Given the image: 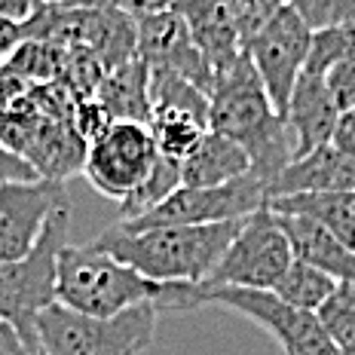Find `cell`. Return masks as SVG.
Wrapping results in <instances>:
<instances>
[{
    "label": "cell",
    "mask_w": 355,
    "mask_h": 355,
    "mask_svg": "<svg viewBox=\"0 0 355 355\" xmlns=\"http://www.w3.org/2000/svg\"><path fill=\"white\" fill-rule=\"evenodd\" d=\"M239 227L242 220L147 230H125L114 224L95 239V245L157 285H205L233 245Z\"/></svg>",
    "instance_id": "obj_3"
},
{
    "label": "cell",
    "mask_w": 355,
    "mask_h": 355,
    "mask_svg": "<svg viewBox=\"0 0 355 355\" xmlns=\"http://www.w3.org/2000/svg\"><path fill=\"white\" fill-rule=\"evenodd\" d=\"M337 116L340 114H337L334 101H331L328 89H324V80L303 71L297 86H294V92H291V98H288V107H285V123L294 135L297 157L315 150V147L331 144Z\"/></svg>",
    "instance_id": "obj_13"
},
{
    "label": "cell",
    "mask_w": 355,
    "mask_h": 355,
    "mask_svg": "<svg viewBox=\"0 0 355 355\" xmlns=\"http://www.w3.org/2000/svg\"><path fill=\"white\" fill-rule=\"evenodd\" d=\"M95 101L110 120L147 125L150 123V71L138 58L120 64V68H110L95 89Z\"/></svg>",
    "instance_id": "obj_18"
},
{
    "label": "cell",
    "mask_w": 355,
    "mask_h": 355,
    "mask_svg": "<svg viewBox=\"0 0 355 355\" xmlns=\"http://www.w3.org/2000/svg\"><path fill=\"white\" fill-rule=\"evenodd\" d=\"M309 43H313V31L303 25V19L297 16V10L291 3H282L276 10V16L270 19V25L245 49L251 68L257 71L272 107H276V114L282 120L288 98H291L294 86H297L300 73L306 68Z\"/></svg>",
    "instance_id": "obj_10"
},
{
    "label": "cell",
    "mask_w": 355,
    "mask_h": 355,
    "mask_svg": "<svg viewBox=\"0 0 355 355\" xmlns=\"http://www.w3.org/2000/svg\"><path fill=\"white\" fill-rule=\"evenodd\" d=\"M147 129H150L159 157H166V159H172L181 166V162L196 150V144L205 138L209 120H202V116H196V114H187V110L153 107Z\"/></svg>",
    "instance_id": "obj_19"
},
{
    "label": "cell",
    "mask_w": 355,
    "mask_h": 355,
    "mask_svg": "<svg viewBox=\"0 0 355 355\" xmlns=\"http://www.w3.org/2000/svg\"><path fill=\"white\" fill-rule=\"evenodd\" d=\"M322 80H324V89H328L331 101H334L337 114L355 110V58L334 64Z\"/></svg>",
    "instance_id": "obj_26"
},
{
    "label": "cell",
    "mask_w": 355,
    "mask_h": 355,
    "mask_svg": "<svg viewBox=\"0 0 355 355\" xmlns=\"http://www.w3.org/2000/svg\"><path fill=\"white\" fill-rule=\"evenodd\" d=\"M337 355H355V346H346V349H337Z\"/></svg>",
    "instance_id": "obj_30"
},
{
    "label": "cell",
    "mask_w": 355,
    "mask_h": 355,
    "mask_svg": "<svg viewBox=\"0 0 355 355\" xmlns=\"http://www.w3.org/2000/svg\"><path fill=\"white\" fill-rule=\"evenodd\" d=\"M37 168L28 162L21 153H16L10 144L0 138V187L3 184H21V181H37Z\"/></svg>",
    "instance_id": "obj_27"
},
{
    "label": "cell",
    "mask_w": 355,
    "mask_h": 355,
    "mask_svg": "<svg viewBox=\"0 0 355 355\" xmlns=\"http://www.w3.org/2000/svg\"><path fill=\"white\" fill-rule=\"evenodd\" d=\"M291 6L309 31L355 28V0H294Z\"/></svg>",
    "instance_id": "obj_24"
},
{
    "label": "cell",
    "mask_w": 355,
    "mask_h": 355,
    "mask_svg": "<svg viewBox=\"0 0 355 355\" xmlns=\"http://www.w3.org/2000/svg\"><path fill=\"white\" fill-rule=\"evenodd\" d=\"M355 58V28H324V31H313V43H309V58H306V73L324 77L334 64Z\"/></svg>",
    "instance_id": "obj_23"
},
{
    "label": "cell",
    "mask_w": 355,
    "mask_h": 355,
    "mask_svg": "<svg viewBox=\"0 0 355 355\" xmlns=\"http://www.w3.org/2000/svg\"><path fill=\"white\" fill-rule=\"evenodd\" d=\"M279 6L282 3H266V0H236V3H227V12H230L233 31L239 37L242 53H245L248 43L270 25V19L276 16Z\"/></svg>",
    "instance_id": "obj_25"
},
{
    "label": "cell",
    "mask_w": 355,
    "mask_h": 355,
    "mask_svg": "<svg viewBox=\"0 0 355 355\" xmlns=\"http://www.w3.org/2000/svg\"><path fill=\"white\" fill-rule=\"evenodd\" d=\"M209 132L239 144L251 159V172L266 181V187L297 157L291 129L276 114L248 55L214 80L209 92Z\"/></svg>",
    "instance_id": "obj_2"
},
{
    "label": "cell",
    "mask_w": 355,
    "mask_h": 355,
    "mask_svg": "<svg viewBox=\"0 0 355 355\" xmlns=\"http://www.w3.org/2000/svg\"><path fill=\"white\" fill-rule=\"evenodd\" d=\"M175 6L184 16V21H187L190 37H193V46L199 49L202 62L209 64L214 80L245 55L239 46V37L233 31L227 3H175Z\"/></svg>",
    "instance_id": "obj_14"
},
{
    "label": "cell",
    "mask_w": 355,
    "mask_h": 355,
    "mask_svg": "<svg viewBox=\"0 0 355 355\" xmlns=\"http://www.w3.org/2000/svg\"><path fill=\"white\" fill-rule=\"evenodd\" d=\"M315 315H319L324 334L331 337V343L337 349L355 346V285L337 282L334 294H331L328 303Z\"/></svg>",
    "instance_id": "obj_22"
},
{
    "label": "cell",
    "mask_w": 355,
    "mask_h": 355,
    "mask_svg": "<svg viewBox=\"0 0 355 355\" xmlns=\"http://www.w3.org/2000/svg\"><path fill=\"white\" fill-rule=\"evenodd\" d=\"M334 288H337V279H331L328 272L315 270V266H309L303 261H294L272 294L294 309L319 313L324 303H328L331 294H334Z\"/></svg>",
    "instance_id": "obj_20"
},
{
    "label": "cell",
    "mask_w": 355,
    "mask_h": 355,
    "mask_svg": "<svg viewBox=\"0 0 355 355\" xmlns=\"http://www.w3.org/2000/svg\"><path fill=\"white\" fill-rule=\"evenodd\" d=\"M199 306H224L242 313L245 319L266 328L279 340L285 355H337V346L324 334L315 313L288 306L272 291H245V288H196V309Z\"/></svg>",
    "instance_id": "obj_7"
},
{
    "label": "cell",
    "mask_w": 355,
    "mask_h": 355,
    "mask_svg": "<svg viewBox=\"0 0 355 355\" xmlns=\"http://www.w3.org/2000/svg\"><path fill=\"white\" fill-rule=\"evenodd\" d=\"M199 285H157L116 261L95 242L64 245L58 254L55 303L71 313L110 319L141 303H157V309H196Z\"/></svg>",
    "instance_id": "obj_1"
},
{
    "label": "cell",
    "mask_w": 355,
    "mask_h": 355,
    "mask_svg": "<svg viewBox=\"0 0 355 355\" xmlns=\"http://www.w3.org/2000/svg\"><path fill=\"white\" fill-rule=\"evenodd\" d=\"M331 147L337 153H343L346 159L355 162V110H346V114L337 116L334 135H331Z\"/></svg>",
    "instance_id": "obj_28"
},
{
    "label": "cell",
    "mask_w": 355,
    "mask_h": 355,
    "mask_svg": "<svg viewBox=\"0 0 355 355\" xmlns=\"http://www.w3.org/2000/svg\"><path fill=\"white\" fill-rule=\"evenodd\" d=\"M175 190H181V166L172 159H166V157H159L157 166H153V172L147 175V181L132 196H125L120 202V224L144 218L147 211H153L157 205L166 202Z\"/></svg>",
    "instance_id": "obj_21"
},
{
    "label": "cell",
    "mask_w": 355,
    "mask_h": 355,
    "mask_svg": "<svg viewBox=\"0 0 355 355\" xmlns=\"http://www.w3.org/2000/svg\"><path fill=\"white\" fill-rule=\"evenodd\" d=\"M0 355H43V352L28 343L10 322L0 319Z\"/></svg>",
    "instance_id": "obj_29"
},
{
    "label": "cell",
    "mask_w": 355,
    "mask_h": 355,
    "mask_svg": "<svg viewBox=\"0 0 355 355\" xmlns=\"http://www.w3.org/2000/svg\"><path fill=\"white\" fill-rule=\"evenodd\" d=\"M157 303H141L110 319L49 303L34 322V340L43 355H141L157 337Z\"/></svg>",
    "instance_id": "obj_4"
},
{
    "label": "cell",
    "mask_w": 355,
    "mask_h": 355,
    "mask_svg": "<svg viewBox=\"0 0 355 355\" xmlns=\"http://www.w3.org/2000/svg\"><path fill=\"white\" fill-rule=\"evenodd\" d=\"M248 172H251V159L239 144L218 135V132H205V138L196 144V150L181 162V187H193V190L224 187V184H230Z\"/></svg>",
    "instance_id": "obj_16"
},
{
    "label": "cell",
    "mask_w": 355,
    "mask_h": 355,
    "mask_svg": "<svg viewBox=\"0 0 355 355\" xmlns=\"http://www.w3.org/2000/svg\"><path fill=\"white\" fill-rule=\"evenodd\" d=\"M157 159V144L144 123L110 120L101 135L86 144L83 175L101 196L123 202L147 181Z\"/></svg>",
    "instance_id": "obj_8"
},
{
    "label": "cell",
    "mask_w": 355,
    "mask_h": 355,
    "mask_svg": "<svg viewBox=\"0 0 355 355\" xmlns=\"http://www.w3.org/2000/svg\"><path fill=\"white\" fill-rule=\"evenodd\" d=\"M270 187L254 172L236 178L224 187L193 190L181 187L162 205L147 211L138 220H125V230H147V227H205V224H224V220H245L254 211L266 209Z\"/></svg>",
    "instance_id": "obj_9"
},
{
    "label": "cell",
    "mask_w": 355,
    "mask_h": 355,
    "mask_svg": "<svg viewBox=\"0 0 355 355\" xmlns=\"http://www.w3.org/2000/svg\"><path fill=\"white\" fill-rule=\"evenodd\" d=\"M355 190V162L337 153L331 144L303 153L282 168L270 184V199L279 196H309V193H346ZM266 199V202H270Z\"/></svg>",
    "instance_id": "obj_12"
},
{
    "label": "cell",
    "mask_w": 355,
    "mask_h": 355,
    "mask_svg": "<svg viewBox=\"0 0 355 355\" xmlns=\"http://www.w3.org/2000/svg\"><path fill=\"white\" fill-rule=\"evenodd\" d=\"M68 227H71V202L62 205L49 218L46 230H43L31 254L16 263H0V319L10 322L31 346H37L34 340L37 315L49 303H55L58 254L68 245Z\"/></svg>",
    "instance_id": "obj_5"
},
{
    "label": "cell",
    "mask_w": 355,
    "mask_h": 355,
    "mask_svg": "<svg viewBox=\"0 0 355 355\" xmlns=\"http://www.w3.org/2000/svg\"><path fill=\"white\" fill-rule=\"evenodd\" d=\"M62 181H21L0 187V263H16L28 257L40 242L49 218L68 205Z\"/></svg>",
    "instance_id": "obj_11"
},
{
    "label": "cell",
    "mask_w": 355,
    "mask_h": 355,
    "mask_svg": "<svg viewBox=\"0 0 355 355\" xmlns=\"http://www.w3.org/2000/svg\"><path fill=\"white\" fill-rule=\"evenodd\" d=\"M279 227L288 236V245H291L294 261H303L315 270L328 272L337 282H349L355 285V251L346 248L340 239H334L331 233H324L322 227H315L313 220L303 218H285L276 214Z\"/></svg>",
    "instance_id": "obj_15"
},
{
    "label": "cell",
    "mask_w": 355,
    "mask_h": 355,
    "mask_svg": "<svg viewBox=\"0 0 355 355\" xmlns=\"http://www.w3.org/2000/svg\"><path fill=\"white\" fill-rule=\"evenodd\" d=\"M266 211L313 220L315 227H322L324 233H331L346 248L355 251V190H346V193L279 196L266 202Z\"/></svg>",
    "instance_id": "obj_17"
},
{
    "label": "cell",
    "mask_w": 355,
    "mask_h": 355,
    "mask_svg": "<svg viewBox=\"0 0 355 355\" xmlns=\"http://www.w3.org/2000/svg\"><path fill=\"white\" fill-rule=\"evenodd\" d=\"M294 263L288 236L272 211H254L242 220L233 245L214 266L211 288H245V291H276L288 266Z\"/></svg>",
    "instance_id": "obj_6"
}]
</instances>
